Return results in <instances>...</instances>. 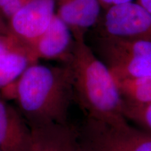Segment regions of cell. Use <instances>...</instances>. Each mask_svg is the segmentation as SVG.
Listing matches in <instances>:
<instances>
[{
    "instance_id": "2e32d148",
    "label": "cell",
    "mask_w": 151,
    "mask_h": 151,
    "mask_svg": "<svg viewBox=\"0 0 151 151\" xmlns=\"http://www.w3.org/2000/svg\"><path fill=\"white\" fill-rule=\"evenodd\" d=\"M137 3L140 4L151 14V0H137Z\"/></svg>"
},
{
    "instance_id": "3957f363",
    "label": "cell",
    "mask_w": 151,
    "mask_h": 151,
    "mask_svg": "<svg viewBox=\"0 0 151 151\" xmlns=\"http://www.w3.org/2000/svg\"><path fill=\"white\" fill-rule=\"evenodd\" d=\"M81 151H151V134L125 118H85L76 127Z\"/></svg>"
},
{
    "instance_id": "8992f818",
    "label": "cell",
    "mask_w": 151,
    "mask_h": 151,
    "mask_svg": "<svg viewBox=\"0 0 151 151\" xmlns=\"http://www.w3.org/2000/svg\"><path fill=\"white\" fill-rule=\"evenodd\" d=\"M55 14L56 0H29L11 18L13 35L29 48L44 32Z\"/></svg>"
},
{
    "instance_id": "8fae6325",
    "label": "cell",
    "mask_w": 151,
    "mask_h": 151,
    "mask_svg": "<svg viewBox=\"0 0 151 151\" xmlns=\"http://www.w3.org/2000/svg\"><path fill=\"white\" fill-rule=\"evenodd\" d=\"M33 62L29 50H13L0 55V90L14 83Z\"/></svg>"
},
{
    "instance_id": "30bf717a",
    "label": "cell",
    "mask_w": 151,
    "mask_h": 151,
    "mask_svg": "<svg viewBox=\"0 0 151 151\" xmlns=\"http://www.w3.org/2000/svg\"><path fill=\"white\" fill-rule=\"evenodd\" d=\"M28 129L20 113L0 99V149L2 151H22Z\"/></svg>"
},
{
    "instance_id": "ba28073f",
    "label": "cell",
    "mask_w": 151,
    "mask_h": 151,
    "mask_svg": "<svg viewBox=\"0 0 151 151\" xmlns=\"http://www.w3.org/2000/svg\"><path fill=\"white\" fill-rule=\"evenodd\" d=\"M74 41L71 29L55 14L44 32L29 46L32 60L34 63L39 59L60 60L65 63L72 52Z\"/></svg>"
},
{
    "instance_id": "e0dca14e",
    "label": "cell",
    "mask_w": 151,
    "mask_h": 151,
    "mask_svg": "<svg viewBox=\"0 0 151 151\" xmlns=\"http://www.w3.org/2000/svg\"><path fill=\"white\" fill-rule=\"evenodd\" d=\"M0 151H2V150H1V149H0Z\"/></svg>"
},
{
    "instance_id": "7a4b0ae2",
    "label": "cell",
    "mask_w": 151,
    "mask_h": 151,
    "mask_svg": "<svg viewBox=\"0 0 151 151\" xmlns=\"http://www.w3.org/2000/svg\"><path fill=\"white\" fill-rule=\"evenodd\" d=\"M67 65L73 101L85 118L108 120L124 118L123 101L114 76L87 44L84 37L74 39Z\"/></svg>"
},
{
    "instance_id": "52a82bcc",
    "label": "cell",
    "mask_w": 151,
    "mask_h": 151,
    "mask_svg": "<svg viewBox=\"0 0 151 151\" xmlns=\"http://www.w3.org/2000/svg\"><path fill=\"white\" fill-rule=\"evenodd\" d=\"M28 128L22 151H81L76 127L69 122L28 125Z\"/></svg>"
},
{
    "instance_id": "4fadbf2b",
    "label": "cell",
    "mask_w": 151,
    "mask_h": 151,
    "mask_svg": "<svg viewBox=\"0 0 151 151\" xmlns=\"http://www.w3.org/2000/svg\"><path fill=\"white\" fill-rule=\"evenodd\" d=\"M123 115L143 131L151 134V103L132 104L123 101Z\"/></svg>"
},
{
    "instance_id": "9c48e42d",
    "label": "cell",
    "mask_w": 151,
    "mask_h": 151,
    "mask_svg": "<svg viewBox=\"0 0 151 151\" xmlns=\"http://www.w3.org/2000/svg\"><path fill=\"white\" fill-rule=\"evenodd\" d=\"M99 0H56V15L71 29L73 38L85 33L100 20Z\"/></svg>"
},
{
    "instance_id": "277c9868",
    "label": "cell",
    "mask_w": 151,
    "mask_h": 151,
    "mask_svg": "<svg viewBox=\"0 0 151 151\" xmlns=\"http://www.w3.org/2000/svg\"><path fill=\"white\" fill-rule=\"evenodd\" d=\"M97 53L116 79L151 76V43L148 41L101 35Z\"/></svg>"
},
{
    "instance_id": "5b68a950",
    "label": "cell",
    "mask_w": 151,
    "mask_h": 151,
    "mask_svg": "<svg viewBox=\"0 0 151 151\" xmlns=\"http://www.w3.org/2000/svg\"><path fill=\"white\" fill-rule=\"evenodd\" d=\"M101 36L151 43V14L138 3L122 4L105 10Z\"/></svg>"
},
{
    "instance_id": "7c38bea8",
    "label": "cell",
    "mask_w": 151,
    "mask_h": 151,
    "mask_svg": "<svg viewBox=\"0 0 151 151\" xmlns=\"http://www.w3.org/2000/svg\"><path fill=\"white\" fill-rule=\"evenodd\" d=\"M115 80L123 101L138 104L151 103V76Z\"/></svg>"
},
{
    "instance_id": "5bb4252c",
    "label": "cell",
    "mask_w": 151,
    "mask_h": 151,
    "mask_svg": "<svg viewBox=\"0 0 151 151\" xmlns=\"http://www.w3.org/2000/svg\"><path fill=\"white\" fill-rule=\"evenodd\" d=\"M22 41L14 35L9 37L0 35V55L13 50H29L27 45H20Z\"/></svg>"
},
{
    "instance_id": "6da1fadb",
    "label": "cell",
    "mask_w": 151,
    "mask_h": 151,
    "mask_svg": "<svg viewBox=\"0 0 151 151\" xmlns=\"http://www.w3.org/2000/svg\"><path fill=\"white\" fill-rule=\"evenodd\" d=\"M2 90L5 97L16 100L28 125L69 123L73 96L70 72L65 64L61 67L32 64Z\"/></svg>"
},
{
    "instance_id": "9a60e30c",
    "label": "cell",
    "mask_w": 151,
    "mask_h": 151,
    "mask_svg": "<svg viewBox=\"0 0 151 151\" xmlns=\"http://www.w3.org/2000/svg\"><path fill=\"white\" fill-rule=\"evenodd\" d=\"M132 1V0H99L100 4L101 6V8L104 11L111 8V7L122 4L130 2Z\"/></svg>"
}]
</instances>
